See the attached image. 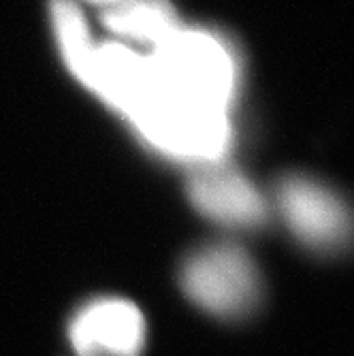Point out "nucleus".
Instances as JSON below:
<instances>
[{
	"mask_svg": "<svg viewBox=\"0 0 354 356\" xmlns=\"http://www.w3.org/2000/svg\"><path fill=\"white\" fill-rule=\"evenodd\" d=\"M150 60L160 90L201 107L233 111L241 81L239 58L218 32L184 24L150 51Z\"/></svg>",
	"mask_w": 354,
	"mask_h": 356,
	"instance_id": "1",
	"label": "nucleus"
},
{
	"mask_svg": "<svg viewBox=\"0 0 354 356\" xmlns=\"http://www.w3.org/2000/svg\"><path fill=\"white\" fill-rule=\"evenodd\" d=\"M128 122L154 152L195 169L227 163L233 147L231 111L175 99L158 81L152 99Z\"/></svg>",
	"mask_w": 354,
	"mask_h": 356,
	"instance_id": "2",
	"label": "nucleus"
},
{
	"mask_svg": "<svg viewBox=\"0 0 354 356\" xmlns=\"http://www.w3.org/2000/svg\"><path fill=\"white\" fill-rule=\"evenodd\" d=\"M184 295L199 309L237 320L261 301L263 282L246 250L233 243H211L192 252L179 271Z\"/></svg>",
	"mask_w": 354,
	"mask_h": 356,
	"instance_id": "3",
	"label": "nucleus"
},
{
	"mask_svg": "<svg viewBox=\"0 0 354 356\" xmlns=\"http://www.w3.org/2000/svg\"><path fill=\"white\" fill-rule=\"evenodd\" d=\"M277 209L291 231L314 252H337L350 241V211L339 194L307 175H288L277 186Z\"/></svg>",
	"mask_w": 354,
	"mask_h": 356,
	"instance_id": "4",
	"label": "nucleus"
},
{
	"mask_svg": "<svg viewBox=\"0 0 354 356\" xmlns=\"http://www.w3.org/2000/svg\"><path fill=\"white\" fill-rule=\"evenodd\" d=\"M186 192L192 207L203 218L227 229H259L269 218L263 192L227 163L195 169Z\"/></svg>",
	"mask_w": 354,
	"mask_h": 356,
	"instance_id": "5",
	"label": "nucleus"
},
{
	"mask_svg": "<svg viewBox=\"0 0 354 356\" xmlns=\"http://www.w3.org/2000/svg\"><path fill=\"white\" fill-rule=\"evenodd\" d=\"M69 341L77 356H141L147 325L135 303L101 297L79 307L71 318Z\"/></svg>",
	"mask_w": 354,
	"mask_h": 356,
	"instance_id": "6",
	"label": "nucleus"
},
{
	"mask_svg": "<svg viewBox=\"0 0 354 356\" xmlns=\"http://www.w3.org/2000/svg\"><path fill=\"white\" fill-rule=\"evenodd\" d=\"M105 26L120 43L150 54L167 43L184 22L169 0H122L105 9Z\"/></svg>",
	"mask_w": 354,
	"mask_h": 356,
	"instance_id": "7",
	"label": "nucleus"
},
{
	"mask_svg": "<svg viewBox=\"0 0 354 356\" xmlns=\"http://www.w3.org/2000/svg\"><path fill=\"white\" fill-rule=\"evenodd\" d=\"M51 26L62 60L69 73L83 83L90 62L96 49V41L90 35L88 22L81 9L73 0H54L51 3Z\"/></svg>",
	"mask_w": 354,
	"mask_h": 356,
	"instance_id": "8",
	"label": "nucleus"
},
{
	"mask_svg": "<svg viewBox=\"0 0 354 356\" xmlns=\"http://www.w3.org/2000/svg\"><path fill=\"white\" fill-rule=\"evenodd\" d=\"M88 3H94V5H101V7L109 9V7H113V5L122 3V0H88Z\"/></svg>",
	"mask_w": 354,
	"mask_h": 356,
	"instance_id": "9",
	"label": "nucleus"
}]
</instances>
